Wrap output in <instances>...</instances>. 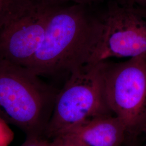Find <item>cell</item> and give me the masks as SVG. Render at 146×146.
<instances>
[{
    "mask_svg": "<svg viewBox=\"0 0 146 146\" xmlns=\"http://www.w3.org/2000/svg\"><path fill=\"white\" fill-rule=\"evenodd\" d=\"M104 92L111 112L127 133L146 126V55L119 63L105 61Z\"/></svg>",
    "mask_w": 146,
    "mask_h": 146,
    "instance_id": "cell-4",
    "label": "cell"
},
{
    "mask_svg": "<svg viewBox=\"0 0 146 146\" xmlns=\"http://www.w3.org/2000/svg\"><path fill=\"white\" fill-rule=\"evenodd\" d=\"M134 10L139 13L140 15L146 19V9H142V8H133Z\"/></svg>",
    "mask_w": 146,
    "mask_h": 146,
    "instance_id": "cell-14",
    "label": "cell"
},
{
    "mask_svg": "<svg viewBox=\"0 0 146 146\" xmlns=\"http://www.w3.org/2000/svg\"><path fill=\"white\" fill-rule=\"evenodd\" d=\"M141 55H146V19L133 8L115 4L100 19H95L87 64Z\"/></svg>",
    "mask_w": 146,
    "mask_h": 146,
    "instance_id": "cell-5",
    "label": "cell"
},
{
    "mask_svg": "<svg viewBox=\"0 0 146 146\" xmlns=\"http://www.w3.org/2000/svg\"><path fill=\"white\" fill-rule=\"evenodd\" d=\"M126 133L122 122L115 115L107 114L86 121L58 136L83 146H120Z\"/></svg>",
    "mask_w": 146,
    "mask_h": 146,
    "instance_id": "cell-7",
    "label": "cell"
},
{
    "mask_svg": "<svg viewBox=\"0 0 146 146\" xmlns=\"http://www.w3.org/2000/svg\"><path fill=\"white\" fill-rule=\"evenodd\" d=\"M14 137V133L9 124L0 117V146H9Z\"/></svg>",
    "mask_w": 146,
    "mask_h": 146,
    "instance_id": "cell-9",
    "label": "cell"
},
{
    "mask_svg": "<svg viewBox=\"0 0 146 146\" xmlns=\"http://www.w3.org/2000/svg\"><path fill=\"white\" fill-rule=\"evenodd\" d=\"M33 1H34V2H35L36 3H39V2H41L42 0H33Z\"/></svg>",
    "mask_w": 146,
    "mask_h": 146,
    "instance_id": "cell-15",
    "label": "cell"
},
{
    "mask_svg": "<svg viewBox=\"0 0 146 146\" xmlns=\"http://www.w3.org/2000/svg\"><path fill=\"white\" fill-rule=\"evenodd\" d=\"M51 146H83L76 141L64 136H58L50 142Z\"/></svg>",
    "mask_w": 146,
    "mask_h": 146,
    "instance_id": "cell-11",
    "label": "cell"
},
{
    "mask_svg": "<svg viewBox=\"0 0 146 146\" xmlns=\"http://www.w3.org/2000/svg\"><path fill=\"white\" fill-rule=\"evenodd\" d=\"M105 61L73 69L57 93L46 133L54 139L86 121L110 114L104 92Z\"/></svg>",
    "mask_w": 146,
    "mask_h": 146,
    "instance_id": "cell-3",
    "label": "cell"
},
{
    "mask_svg": "<svg viewBox=\"0 0 146 146\" xmlns=\"http://www.w3.org/2000/svg\"><path fill=\"white\" fill-rule=\"evenodd\" d=\"M52 7L37 3L0 31V59L27 67L41 46Z\"/></svg>",
    "mask_w": 146,
    "mask_h": 146,
    "instance_id": "cell-6",
    "label": "cell"
},
{
    "mask_svg": "<svg viewBox=\"0 0 146 146\" xmlns=\"http://www.w3.org/2000/svg\"><path fill=\"white\" fill-rule=\"evenodd\" d=\"M96 1L98 0H42L40 3H41L43 5L49 7L64 5L69 2L74 3V4L86 5Z\"/></svg>",
    "mask_w": 146,
    "mask_h": 146,
    "instance_id": "cell-10",
    "label": "cell"
},
{
    "mask_svg": "<svg viewBox=\"0 0 146 146\" xmlns=\"http://www.w3.org/2000/svg\"><path fill=\"white\" fill-rule=\"evenodd\" d=\"M120 4L132 8L146 9V0H121Z\"/></svg>",
    "mask_w": 146,
    "mask_h": 146,
    "instance_id": "cell-13",
    "label": "cell"
},
{
    "mask_svg": "<svg viewBox=\"0 0 146 146\" xmlns=\"http://www.w3.org/2000/svg\"><path fill=\"white\" fill-rule=\"evenodd\" d=\"M21 146H51L50 142L43 139L40 136L27 137V140Z\"/></svg>",
    "mask_w": 146,
    "mask_h": 146,
    "instance_id": "cell-12",
    "label": "cell"
},
{
    "mask_svg": "<svg viewBox=\"0 0 146 146\" xmlns=\"http://www.w3.org/2000/svg\"><path fill=\"white\" fill-rule=\"evenodd\" d=\"M31 70L0 59V117L27 135L40 136L58 93Z\"/></svg>",
    "mask_w": 146,
    "mask_h": 146,
    "instance_id": "cell-2",
    "label": "cell"
},
{
    "mask_svg": "<svg viewBox=\"0 0 146 146\" xmlns=\"http://www.w3.org/2000/svg\"><path fill=\"white\" fill-rule=\"evenodd\" d=\"M36 3L33 0H0V31L31 11Z\"/></svg>",
    "mask_w": 146,
    "mask_h": 146,
    "instance_id": "cell-8",
    "label": "cell"
},
{
    "mask_svg": "<svg viewBox=\"0 0 146 146\" xmlns=\"http://www.w3.org/2000/svg\"><path fill=\"white\" fill-rule=\"evenodd\" d=\"M85 5L52 7L41 46L27 67L38 76L69 72L87 64L94 20Z\"/></svg>",
    "mask_w": 146,
    "mask_h": 146,
    "instance_id": "cell-1",
    "label": "cell"
}]
</instances>
